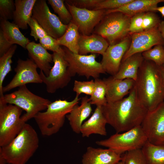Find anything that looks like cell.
I'll use <instances>...</instances> for the list:
<instances>
[{
	"label": "cell",
	"instance_id": "21",
	"mask_svg": "<svg viewBox=\"0 0 164 164\" xmlns=\"http://www.w3.org/2000/svg\"><path fill=\"white\" fill-rule=\"evenodd\" d=\"M78 44V54L81 55L91 53L102 55L109 45L105 39L94 33L87 36L80 34Z\"/></svg>",
	"mask_w": 164,
	"mask_h": 164
},
{
	"label": "cell",
	"instance_id": "16",
	"mask_svg": "<svg viewBox=\"0 0 164 164\" xmlns=\"http://www.w3.org/2000/svg\"><path fill=\"white\" fill-rule=\"evenodd\" d=\"M131 43L130 34L115 44L109 45L102 55L101 63L106 73L111 76L118 72L123 56L128 50Z\"/></svg>",
	"mask_w": 164,
	"mask_h": 164
},
{
	"label": "cell",
	"instance_id": "44",
	"mask_svg": "<svg viewBox=\"0 0 164 164\" xmlns=\"http://www.w3.org/2000/svg\"><path fill=\"white\" fill-rule=\"evenodd\" d=\"M155 11L159 12L161 14L162 16L164 17V6L157 7L155 9Z\"/></svg>",
	"mask_w": 164,
	"mask_h": 164
},
{
	"label": "cell",
	"instance_id": "6",
	"mask_svg": "<svg viewBox=\"0 0 164 164\" xmlns=\"http://www.w3.org/2000/svg\"><path fill=\"white\" fill-rule=\"evenodd\" d=\"M131 17L119 12L105 14L93 33L105 39L109 45L119 43L129 34Z\"/></svg>",
	"mask_w": 164,
	"mask_h": 164
},
{
	"label": "cell",
	"instance_id": "10",
	"mask_svg": "<svg viewBox=\"0 0 164 164\" xmlns=\"http://www.w3.org/2000/svg\"><path fill=\"white\" fill-rule=\"evenodd\" d=\"M63 53L53 52V62L54 64L49 74L46 76L40 70V77L46 86L49 93H54L58 90L64 88L70 82L71 76L68 70V64L64 57Z\"/></svg>",
	"mask_w": 164,
	"mask_h": 164
},
{
	"label": "cell",
	"instance_id": "47",
	"mask_svg": "<svg viewBox=\"0 0 164 164\" xmlns=\"http://www.w3.org/2000/svg\"><path fill=\"white\" fill-rule=\"evenodd\" d=\"M116 164H125L124 160H123L122 158L121 160L119 162Z\"/></svg>",
	"mask_w": 164,
	"mask_h": 164
},
{
	"label": "cell",
	"instance_id": "24",
	"mask_svg": "<svg viewBox=\"0 0 164 164\" xmlns=\"http://www.w3.org/2000/svg\"><path fill=\"white\" fill-rule=\"evenodd\" d=\"M164 2V0H133L130 3L118 8L106 10V14L119 12L131 17L135 14L148 12H155L159 3Z\"/></svg>",
	"mask_w": 164,
	"mask_h": 164
},
{
	"label": "cell",
	"instance_id": "39",
	"mask_svg": "<svg viewBox=\"0 0 164 164\" xmlns=\"http://www.w3.org/2000/svg\"><path fill=\"white\" fill-rule=\"evenodd\" d=\"M28 25L31 30L30 35L33 37L36 41L48 35L36 19L32 17L30 19Z\"/></svg>",
	"mask_w": 164,
	"mask_h": 164
},
{
	"label": "cell",
	"instance_id": "9",
	"mask_svg": "<svg viewBox=\"0 0 164 164\" xmlns=\"http://www.w3.org/2000/svg\"><path fill=\"white\" fill-rule=\"evenodd\" d=\"M62 48L64 57L68 64V70L71 77L77 74L88 79L90 77L95 79L99 78L101 74L106 73L101 63L96 60V54L81 55L74 53L64 46Z\"/></svg>",
	"mask_w": 164,
	"mask_h": 164
},
{
	"label": "cell",
	"instance_id": "25",
	"mask_svg": "<svg viewBox=\"0 0 164 164\" xmlns=\"http://www.w3.org/2000/svg\"><path fill=\"white\" fill-rule=\"evenodd\" d=\"M36 0H15V10L13 19L14 23L22 29L28 28L32 17L33 8Z\"/></svg>",
	"mask_w": 164,
	"mask_h": 164
},
{
	"label": "cell",
	"instance_id": "32",
	"mask_svg": "<svg viewBox=\"0 0 164 164\" xmlns=\"http://www.w3.org/2000/svg\"><path fill=\"white\" fill-rule=\"evenodd\" d=\"M144 60H150L160 67L164 64V46L159 44L142 53Z\"/></svg>",
	"mask_w": 164,
	"mask_h": 164
},
{
	"label": "cell",
	"instance_id": "35",
	"mask_svg": "<svg viewBox=\"0 0 164 164\" xmlns=\"http://www.w3.org/2000/svg\"><path fill=\"white\" fill-rule=\"evenodd\" d=\"M94 86V80L86 81L75 80L73 90L76 93V95L78 96L81 94H84L91 96L93 93Z\"/></svg>",
	"mask_w": 164,
	"mask_h": 164
},
{
	"label": "cell",
	"instance_id": "1",
	"mask_svg": "<svg viewBox=\"0 0 164 164\" xmlns=\"http://www.w3.org/2000/svg\"><path fill=\"white\" fill-rule=\"evenodd\" d=\"M107 124L116 133L124 132L141 125L148 111L138 97L135 86L127 97L102 107Z\"/></svg>",
	"mask_w": 164,
	"mask_h": 164
},
{
	"label": "cell",
	"instance_id": "26",
	"mask_svg": "<svg viewBox=\"0 0 164 164\" xmlns=\"http://www.w3.org/2000/svg\"><path fill=\"white\" fill-rule=\"evenodd\" d=\"M1 29L7 40L12 45L18 44L26 48L30 42L29 39L22 33L19 28L14 23L8 20H0Z\"/></svg>",
	"mask_w": 164,
	"mask_h": 164
},
{
	"label": "cell",
	"instance_id": "38",
	"mask_svg": "<svg viewBox=\"0 0 164 164\" xmlns=\"http://www.w3.org/2000/svg\"><path fill=\"white\" fill-rule=\"evenodd\" d=\"M39 42L42 46L47 50L57 53L63 52L62 48L58 44L57 39L49 35L40 39Z\"/></svg>",
	"mask_w": 164,
	"mask_h": 164
},
{
	"label": "cell",
	"instance_id": "23",
	"mask_svg": "<svg viewBox=\"0 0 164 164\" xmlns=\"http://www.w3.org/2000/svg\"><path fill=\"white\" fill-rule=\"evenodd\" d=\"M144 59L142 53L134 54L122 61L117 73L112 76L115 79H131L136 81L139 68Z\"/></svg>",
	"mask_w": 164,
	"mask_h": 164
},
{
	"label": "cell",
	"instance_id": "11",
	"mask_svg": "<svg viewBox=\"0 0 164 164\" xmlns=\"http://www.w3.org/2000/svg\"><path fill=\"white\" fill-rule=\"evenodd\" d=\"M32 17L48 35L56 39L64 34L68 27V25L63 24L58 17L51 12L45 0H36Z\"/></svg>",
	"mask_w": 164,
	"mask_h": 164
},
{
	"label": "cell",
	"instance_id": "14",
	"mask_svg": "<svg viewBox=\"0 0 164 164\" xmlns=\"http://www.w3.org/2000/svg\"><path fill=\"white\" fill-rule=\"evenodd\" d=\"M38 68L31 58L19 59L14 69L15 75L10 82L3 88L4 93L29 83H42L43 81L37 71Z\"/></svg>",
	"mask_w": 164,
	"mask_h": 164
},
{
	"label": "cell",
	"instance_id": "31",
	"mask_svg": "<svg viewBox=\"0 0 164 164\" xmlns=\"http://www.w3.org/2000/svg\"><path fill=\"white\" fill-rule=\"evenodd\" d=\"M54 12L57 13L61 22L64 24L68 25L72 21V17L70 12L65 6L63 0H48Z\"/></svg>",
	"mask_w": 164,
	"mask_h": 164
},
{
	"label": "cell",
	"instance_id": "15",
	"mask_svg": "<svg viewBox=\"0 0 164 164\" xmlns=\"http://www.w3.org/2000/svg\"><path fill=\"white\" fill-rule=\"evenodd\" d=\"M130 35L131 44L121 62L134 54L148 50L153 46L159 44L164 46L163 39L157 27Z\"/></svg>",
	"mask_w": 164,
	"mask_h": 164
},
{
	"label": "cell",
	"instance_id": "33",
	"mask_svg": "<svg viewBox=\"0 0 164 164\" xmlns=\"http://www.w3.org/2000/svg\"><path fill=\"white\" fill-rule=\"evenodd\" d=\"M125 164H147L142 149L127 152L122 156Z\"/></svg>",
	"mask_w": 164,
	"mask_h": 164
},
{
	"label": "cell",
	"instance_id": "43",
	"mask_svg": "<svg viewBox=\"0 0 164 164\" xmlns=\"http://www.w3.org/2000/svg\"><path fill=\"white\" fill-rule=\"evenodd\" d=\"M157 28L164 41V21H160L158 26Z\"/></svg>",
	"mask_w": 164,
	"mask_h": 164
},
{
	"label": "cell",
	"instance_id": "17",
	"mask_svg": "<svg viewBox=\"0 0 164 164\" xmlns=\"http://www.w3.org/2000/svg\"><path fill=\"white\" fill-rule=\"evenodd\" d=\"M122 159L121 155L110 149L89 146L82 156V164H116Z\"/></svg>",
	"mask_w": 164,
	"mask_h": 164
},
{
	"label": "cell",
	"instance_id": "30",
	"mask_svg": "<svg viewBox=\"0 0 164 164\" xmlns=\"http://www.w3.org/2000/svg\"><path fill=\"white\" fill-rule=\"evenodd\" d=\"M94 91L89 99L91 105L103 106L107 103L106 95V86L103 80L99 78L94 79Z\"/></svg>",
	"mask_w": 164,
	"mask_h": 164
},
{
	"label": "cell",
	"instance_id": "41",
	"mask_svg": "<svg viewBox=\"0 0 164 164\" xmlns=\"http://www.w3.org/2000/svg\"><path fill=\"white\" fill-rule=\"evenodd\" d=\"M101 0H67L65 2L80 8L94 10L96 5Z\"/></svg>",
	"mask_w": 164,
	"mask_h": 164
},
{
	"label": "cell",
	"instance_id": "20",
	"mask_svg": "<svg viewBox=\"0 0 164 164\" xmlns=\"http://www.w3.org/2000/svg\"><path fill=\"white\" fill-rule=\"evenodd\" d=\"M107 124L102 107L96 106L91 116L82 124L80 133L84 137H88L93 134L106 136V125Z\"/></svg>",
	"mask_w": 164,
	"mask_h": 164
},
{
	"label": "cell",
	"instance_id": "37",
	"mask_svg": "<svg viewBox=\"0 0 164 164\" xmlns=\"http://www.w3.org/2000/svg\"><path fill=\"white\" fill-rule=\"evenodd\" d=\"M161 21L160 18L155 12H145L143 19V31L158 27Z\"/></svg>",
	"mask_w": 164,
	"mask_h": 164
},
{
	"label": "cell",
	"instance_id": "5",
	"mask_svg": "<svg viewBox=\"0 0 164 164\" xmlns=\"http://www.w3.org/2000/svg\"><path fill=\"white\" fill-rule=\"evenodd\" d=\"M0 100L5 103L15 105L24 110L26 113L21 117L26 122L34 118L39 112L46 110L51 103L49 100L34 94L30 91L26 85L11 93L4 95Z\"/></svg>",
	"mask_w": 164,
	"mask_h": 164
},
{
	"label": "cell",
	"instance_id": "3",
	"mask_svg": "<svg viewBox=\"0 0 164 164\" xmlns=\"http://www.w3.org/2000/svg\"><path fill=\"white\" fill-rule=\"evenodd\" d=\"M39 138L34 129L26 123L19 133L8 144L0 147V154L8 164H26L39 146Z\"/></svg>",
	"mask_w": 164,
	"mask_h": 164
},
{
	"label": "cell",
	"instance_id": "12",
	"mask_svg": "<svg viewBox=\"0 0 164 164\" xmlns=\"http://www.w3.org/2000/svg\"><path fill=\"white\" fill-rule=\"evenodd\" d=\"M141 125L148 141L164 145V101L154 110L148 111Z\"/></svg>",
	"mask_w": 164,
	"mask_h": 164
},
{
	"label": "cell",
	"instance_id": "19",
	"mask_svg": "<svg viewBox=\"0 0 164 164\" xmlns=\"http://www.w3.org/2000/svg\"><path fill=\"white\" fill-rule=\"evenodd\" d=\"M81 99L80 105H75L66 116L72 131L77 134L80 133L82 124L92 111L89 98L85 96Z\"/></svg>",
	"mask_w": 164,
	"mask_h": 164
},
{
	"label": "cell",
	"instance_id": "2",
	"mask_svg": "<svg viewBox=\"0 0 164 164\" xmlns=\"http://www.w3.org/2000/svg\"><path fill=\"white\" fill-rule=\"evenodd\" d=\"M135 87L139 99L148 111L164 101V81L159 67L144 60L140 67Z\"/></svg>",
	"mask_w": 164,
	"mask_h": 164
},
{
	"label": "cell",
	"instance_id": "29",
	"mask_svg": "<svg viewBox=\"0 0 164 164\" xmlns=\"http://www.w3.org/2000/svg\"><path fill=\"white\" fill-rule=\"evenodd\" d=\"M17 48L16 45H13L6 53L0 57V97L4 95L3 82L7 75L12 70V58Z\"/></svg>",
	"mask_w": 164,
	"mask_h": 164
},
{
	"label": "cell",
	"instance_id": "22",
	"mask_svg": "<svg viewBox=\"0 0 164 164\" xmlns=\"http://www.w3.org/2000/svg\"><path fill=\"white\" fill-rule=\"evenodd\" d=\"M26 48L30 58L34 61L38 68L46 76H48L52 68L50 63L53 62L52 55L48 53L40 43L34 41L29 42Z\"/></svg>",
	"mask_w": 164,
	"mask_h": 164
},
{
	"label": "cell",
	"instance_id": "8",
	"mask_svg": "<svg viewBox=\"0 0 164 164\" xmlns=\"http://www.w3.org/2000/svg\"><path fill=\"white\" fill-rule=\"evenodd\" d=\"M22 110L0 100V146L9 144L19 133L26 122L21 118Z\"/></svg>",
	"mask_w": 164,
	"mask_h": 164
},
{
	"label": "cell",
	"instance_id": "28",
	"mask_svg": "<svg viewBox=\"0 0 164 164\" xmlns=\"http://www.w3.org/2000/svg\"><path fill=\"white\" fill-rule=\"evenodd\" d=\"M147 164H164V145L147 141L142 149Z\"/></svg>",
	"mask_w": 164,
	"mask_h": 164
},
{
	"label": "cell",
	"instance_id": "46",
	"mask_svg": "<svg viewBox=\"0 0 164 164\" xmlns=\"http://www.w3.org/2000/svg\"><path fill=\"white\" fill-rule=\"evenodd\" d=\"M161 74L164 81V64L159 67Z\"/></svg>",
	"mask_w": 164,
	"mask_h": 164
},
{
	"label": "cell",
	"instance_id": "13",
	"mask_svg": "<svg viewBox=\"0 0 164 164\" xmlns=\"http://www.w3.org/2000/svg\"><path fill=\"white\" fill-rule=\"evenodd\" d=\"M66 4L72 15V21L77 26L82 35L91 34L106 14V10H90L77 8L66 2Z\"/></svg>",
	"mask_w": 164,
	"mask_h": 164
},
{
	"label": "cell",
	"instance_id": "18",
	"mask_svg": "<svg viewBox=\"0 0 164 164\" xmlns=\"http://www.w3.org/2000/svg\"><path fill=\"white\" fill-rule=\"evenodd\" d=\"M103 80L106 86L107 103L114 102L124 98L129 94L135 84V81L131 79H117L111 76Z\"/></svg>",
	"mask_w": 164,
	"mask_h": 164
},
{
	"label": "cell",
	"instance_id": "4",
	"mask_svg": "<svg viewBox=\"0 0 164 164\" xmlns=\"http://www.w3.org/2000/svg\"><path fill=\"white\" fill-rule=\"evenodd\" d=\"M76 95L72 101L59 99L51 102L46 111L37 113L34 118L41 134L50 136L57 133L63 126L66 115L81 98Z\"/></svg>",
	"mask_w": 164,
	"mask_h": 164
},
{
	"label": "cell",
	"instance_id": "45",
	"mask_svg": "<svg viewBox=\"0 0 164 164\" xmlns=\"http://www.w3.org/2000/svg\"><path fill=\"white\" fill-rule=\"evenodd\" d=\"M7 162L4 158L0 154V164H7Z\"/></svg>",
	"mask_w": 164,
	"mask_h": 164
},
{
	"label": "cell",
	"instance_id": "27",
	"mask_svg": "<svg viewBox=\"0 0 164 164\" xmlns=\"http://www.w3.org/2000/svg\"><path fill=\"white\" fill-rule=\"evenodd\" d=\"M80 36L78 27L71 21L64 34L56 39L60 46H63L73 53L78 54Z\"/></svg>",
	"mask_w": 164,
	"mask_h": 164
},
{
	"label": "cell",
	"instance_id": "42",
	"mask_svg": "<svg viewBox=\"0 0 164 164\" xmlns=\"http://www.w3.org/2000/svg\"><path fill=\"white\" fill-rule=\"evenodd\" d=\"M5 38L0 29V56L6 53L13 45Z\"/></svg>",
	"mask_w": 164,
	"mask_h": 164
},
{
	"label": "cell",
	"instance_id": "34",
	"mask_svg": "<svg viewBox=\"0 0 164 164\" xmlns=\"http://www.w3.org/2000/svg\"><path fill=\"white\" fill-rule=\"evenodd\" d=\"M15 10V3L13 0H0V20H8L13 19Z\"/></svg>",
	"mask_w": 164,
	"mask_h": 164
},
{
	"label": "cell",
	"instance_id": "7",
	"mask_svg": "<svg viewBox=\"0 0 164 164\" xmlns=\"http://www.w3.org/2000/svg\"><path fill=\"white\" fill-rule=\"evenodd\" d=\"M147 141L139 125L124 132L116 133L108 138L97 141L96 143L122 155L131 151L142 149Z\"/></svg>",
	"mask_w": 164,
	"mask_h": 164
},
{
	"label": "cell",
	"instance_id": "40",
	"mask_svg": "<svg viewBox=\"0 0 164 164\" xmlns=\"http://www.w3.org/2000/svg\"><path fill=\"white\" fill-rule=\"evenodd\" d=\"M145 12L136 14L131 17L129 28V34L143 31L142 22Z\"/></svg>",
	"mask_w": 164,
	"mask_h": 164
},
{
	"label": "cell",
	"instance_id": "36",
	"mask_svg": "<svg viewBox=\"0 0 164 164\" xmlns=\"http://www.w3.org/2000/svg\"><path fill=\"white\" fill-rule=\"evenodd\" d=\"M133 0H101L93 10H112L118 8Z\"/></svg>",
	"mask_w": 164,
	"mask_h": 164
}]
</instances>
